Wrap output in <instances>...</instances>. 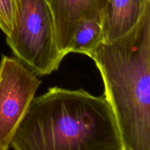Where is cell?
<instances>
[{
  "instance_id": "cell-1",
  "label": "cell",
  "mask_w": 150,
  "mask_h": 150,
  "mask_svg": "<svg viewBox=\"0 0 150 150\" xmlns=\"http://www.w3.org/2000/svg\"><path fill=\"white\" fill-rule=\"evenodd\" d=\"M13 150H124L105 96L49 88L34 98L10 143Z\"/></svg>"
},
{
  "instance_id": "cell-2",
  "label": "cell",
  "mask_w": 150,
  "mask_h": 150,
  "mask_svg": "<svg viewBox=\"0 0 150 150\" xmlns=\"http://www.w3.org/2000/svg\"><path fill=\"white\" fill-rule=\"evenodd\" d=\"M100 72L124 150H150V6L134 28L87 54Z\"/></svg>"
},
{
  "instance_id": "cell-3",
  "label": "cell",
  "mask_w": 150,
  "mask_h": 150,
  "mask_svg": "<svg viewBox=\"0 0 150 150\" xmlns=\"http://www.w3.org/2000/svg\"><path fill=\"white\" fill-rule=\"evenodd\" d=\"M6 42L33 73L50 75L65 56L60 51L52 12L46 0H17L13 27Z\"/></svg>"
},
{
  "instance_id": "cell-4",
  "label": "cell",
  "mask_w": 150,
  "mask_h": 150,
  "mask_svg": "<svg viewBox=\"0 0 150 150\" xmlns=\"http://www.w3.org/2000/svg\"><path fill=\"white\" fill-rule=\"evenodd\" d=\"M41 81L15 58L0 62V150H9L12 139L35 98Z\"/></svg>"
},
{
  "instance_id": "cell-5",
  "label": "cell",
  "mask_w": 150,
  "mask_h": 150,
  "mask_svg": "<svg viewBox=\"0 0 150 150\" xmlns=\"http://www.w3.org/2000/svg\"><path fill=\"white\" fill-rule=\"evenodd\" d=\"M48 4L54 17L58 47L66 56L79 21L89 19L101 23L107 0H49Z\"/></svg>"
},
{
  "instance_id": "cell-6",
  "label": "cell",
  "mask_w": 150,
  "mask_h": 150,
  "mask_svg": "<svg viewBox=\"0 0 150 150\" xmlns=\"http://www.w3.org/2000/svg\"><path fill=\"white\" fill-rule=\"evenodd\" d=\"M149 6L150 0H107L100 23L103 42H114L130 32Z\"/></svg>"
},
{
  "instance_id": "cell-7",
  "label": "cell",
  "mask_w": 150,
  "mask_h": 150,
  "mask_svg": "<svg viewBox=\"0 0 150 150\" xmlns=\"http://www.w3.org/2000/svg\"><path fill=\"white\" fill-rule=\"evenodd\" d=\"M103 42V34L100 23L95 21L81 19L76 26L69 54L79 53L87 55Z\"/></svg>"
},
{
  "instance_id": "cell-8",
  "label": "cell",
  "mask_w": 150,
  "mask_h": 150,
  "mask_svg": "<svg viewBox=\"0 0 150 150\" xmlns=\"http://www.w3.org/2000/svg\"><path fill=\"white\" fill-rule=\"evenodd\" d=\"M16 7L17 0H0V29L6 36L13 30Z\"/></svg>"
},
{
  "instance_id": "cell-9",
  "label": "cell",
  "mask_w": 150,
  "mask_h": 150,
  "mask_svg": "<svg viewBox=\"0 0 150 150\" xmlns=\"http://www.w3.org/2000/svg\"><path fill=\"white\" fill-rule=\"evenodd\" d=\"M47 1H48V2H49V0H46Z\"/></svg>"
}]
</instances>
